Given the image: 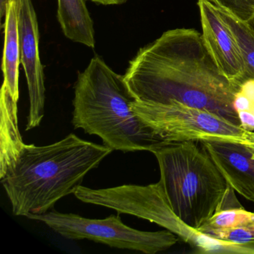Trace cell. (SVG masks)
Returning a JSON list of instances; mask_svg holds the SVG:
<instances>
[{"label": "cell", "instance_id": "6da1fadb", "mask_svg": "<svg viewBox=\"0 0 254 254\" xmlns=\"http://www.w3.org/2000/svg\"><path fill=\"white\" fill-rule=\"evenodd\" d=\"M124 77L136 101H177L240 126L233 107L239 87L221 73L195 29L166 31L139 50Z\"/></svg>", "mask_w": 254, "mask_h": 254}, {"label": "cell", "instance_id": "7a4b0ae2", "mask_svg": "<svg viewBox=\"0 0 254 254\" xmlns=\"http://www.w3.org/2000/svg\"><path fill=\"white\" fill-rule=\"evenodd\" d=\"M112 152L75 133L50 145L25 144L0 173L13 213L28 218L52 210L61 199L74 194L86 175Z\"/></svg>", "mask_w": 254, "mask_h": 254}, {"label": "cell", "instance_id": "3957f363", "mask_svg": "<svg viewBox=\"0 0 254 254\" xmlns=\"http://www.w3.org/2000/svg\"><path fill=\"white\" fill-rule=\"evenodd\" d=\"M74 93V127L99 136L113 151L152 152L166 142L133 112L136 99L124 75L114 72L99 56L78 74Z\"/></svg>", "mask_w": 254, "mask_h": 254}, {"label": "cell", "instance_id": "277c9868", "mask_svg": "<svg viewBox=\"0 0 254 254\" xmlns=\"http://www.w3.org/2000/svg\"><path fill=\"white\" fill-rule=\"evenodd\" d=\"M151 153L174 212L198 230L219 209L230 187L225 178L200 142H166Z\"/></svg>", "mask_w": 254, "mask_h": 254}, {"label": "cell", "instance_id": "5b68a950", "mask_svg": "<svg viewBox=\"0 0 254 254\" xmlns=\"http://www.w3.org/2000/svg\"><path fill=\"white\" fill-rule=\"evenodd\" d=\"M77 199L90 204L110 208L154 223L175 233L198 254H228L230 245L210 237L184 222L174 212L160 181L147 186H118L92 189L80 186Z\"/></svg>", "mask_w": 254, "mask_h": 254}, {"label": "cell", "instance_id": "8992f818", "mask_svg": "<svg viewBox=\"0 0 254 254\" xmlns=\"http://www.w3.org/2000/svg\"><path fill=\"white\" fill-rule=\"evenodd\" d=\"M133 112L142 123L165 142L214 141L242 144L245 132L219 116L206 110L177 101L154 103L135 101Z\"/></svg>", "mask_w": 254, "mask_h": 254}, {"label": "cell", "instance_id": "52a82bcc", "mask_svg": "<svg viewBox=\"0 0 254 254\" xmlns=\"http://www.w3.org/2000/svg\"><path fill=\"white\" fill-rule=\"evenodd\" d=\"M27 218L40 221L62 237L70 240L93 241L118 249L156 254L176 245L179 237L169 230L149 232L136 230L123 222L120 214L102 219L88 218L56 210Z\"/></svg>", "mask_w": 254, "mask_h": 254}, {"label": "cell", "instance_id": "ba28073f", "mask_svg": "<svg viewBox=\"0 0 254 254\" xmlns=\"http://www.w3.org/2000/svg\"><path fill=\"white\" fill-rule=\"evenodd\" d=\"M20 59L27 81L29 110L26 130L38 127L45 115L46 88L40 59L39 29L32 0H20Z\"/></svg>", "mask_w": 254, "mask_h": 254}, {"label": "cell", "instance_id": "9c48e42d", "mask_svg": "<svg viewBox=\"0 0 254 254\" xmlns=\"http://www.w3.org/2000/svg\"><path fill=\"white\" fill-rule=\"evenodd\" d=\"M205 46L221 73L240 87L247 80L246 69L236 38L209 0H197Z\"/></svg>", "mask_w": 254, "mask_h": 254}, {"label": "cell", "instance_id": "30bf717a", "mask_svg": "<svg viewBox=\"0 0 254 254\" xmlns=\"http://www.w3.org/2000/svg\"><path fill=\"white\" fill-rule=\"evenodd\" d=\"M228 185L242 197L254 203V158L242 144L200 142Z\"/></svg>", "mask_w": 254, "mask_h": 254}, {"label": "cell", "instance_id": "8fae6325", "mask_svg": "<svg viewBox=\"0 0 254 254\" xmlns=\"http://www.w3.org/2000/svg\"><path fill=\"white\" fill-rule=\"evenodd\" d=\"M20 0H9L5 12L4 24V49L2 69L4 84L9 89L17 102L20 98L19 75H20V43L19 31Z\"/></svg>", "mask_w": 254, "mask_h": 254}, {"label": "cell", "instance_id": "7c38bea8", "mask_svg": "<svg viewBox=\"0 0 254 254\" xmlns=\"http://www.w3.org/2000/svg\"><path fill=\"white\" fill-rule=\"evenodd\" d=\"M17 102L3 83L0 99V173L13 163L26 144L19 130Z\"/></svg>", "mask_w": 254, "mask_h": 254}, {"label": "cell", "instance_id": "4fadbf2b", "mask_svg": "<svg viewBox=\"0 0 254 254\" xmlns=\"http://www.w3.org/2000/svg\"><path fill=\"white\" fill-rule=\"evenodd\" d=\"M57 16L66 38L90 48H95L93 22L84 0H58Z\"/></svg>", "mask_w": 254, "mask_h": 254}, {"label": "cell", "instance_id": "5bb4252c", "mask_svg": "<svg viewBox=\"0 0 254 254\" xmlns=\"http://www.w3.org/2000/svg\"><path fill=\"white\" fill-rule=\"evenodd\" d=\"M217 8L237 41L245 65L247 79L254 78V32L248 23L223 8Z\"/></svg>", "mask_w": 254, "mask_h": 254}, {"label": "cell", "instance_id": "9a60e30c", "mask_svg": "<svg viewBox=\"0 0 254 254\" xmlns=\"http://www.w3.org/2000/svg\"><path fill=\"white\" fill-rule=\"evenodd\" d=\"M253 223L254 212L246 210L243 206L231 208L215 212L198 230L209 236L216 232L249 225Z\"/></svg>", "mask_w": 254, "mask_h": 254}, {"label": "cell", "instance_id": "2e32d148", "mask_svg": "<svg viewBox=\"0 0 254 254\" xmlns=\"http://www.w3.org/2000/svg\"><path fill=\"white\" fill-rule=\"evenodd\" d=\"M218 8L233 14L241 21L248 23L254 17V0H209Z\"/></svg>", "mask_w": 254, "mask_h": 254}, {"label": "cell", "instance_id": "e0dca14e", "mask_svg": "<svg viewBox=\"0 0 254 254\" xmlns=\"http://www.w3.org/2000/svg\"><path fill=\"white\" fill-rule=\"evenodd\" d=\"M243 145L251 151V155L254 158V131L245 132V142Z\"/></svg>", "mask_w": 254, "mask_h": 254}, {"label": "cell", "instance_id": "ac0fdd59", "mask_svg": "<svg viewBox=\"0 0 254 254\" xmlns=\"http://www.w3.org/2000/svg\"><path fill=\"white\" fill-rule=\"evenodd\" d=\"M92 2L103 5H121L127 2V0H90Z\"/></svg>", "mask_w": 254, "mask_h": 254}, {"label": "cell", "instance_id": "d6986e66", "mask_svg": "<svg viewBox=\"0 0 254 254\" xmlns=\"http://www.w3.org/2000/svg\"><path fill=\"white\" fill-rule=\"evenodd\" d=\"M8 2H9V0H0V15H1V17L5 15Z\"/></svg>", "mask_w": 254, "mask_h": 254}, {"label": "cell", "instance_id": "ffe728a7", "mask_svg": "<svg viewBox=\"0 0 254 254\" xmlns=\"http://www.w3.org/2000/svg\"><path fill=\"white\" fill-rule=\"evenodd\" d=\"M248 26H250L251 29H252L253 32H254V17H252L249 21L248 22Z\"/></svg>", "mask_w": 254, "mask_h": 254}]
</instances>
